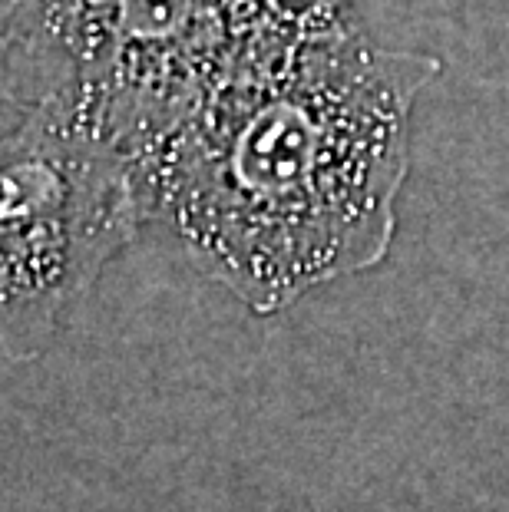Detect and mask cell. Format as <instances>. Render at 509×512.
I'll return each instance as SVG.
<instances>
[{"instance_id":"5","label":"cell","mask_w":509,"mask_h":512,"mask_svg":"<svg viewBox=\"0 0 509 512\" xmlns=\"http://www.w3.org/2000/svg\"><path fill=\"white\" fill-rule=\"evenodd\" d=\"M0 100H10V90H7V43H4V34H0Z\"/></svg>"},{"instance_id":"2","label":"cell","mask_w":509,"mask_h":512,"mask_svg":"<svg viewBox=\"0 0 509 512\" xmlns=\"http://www.w3.org/2000/svg\"><path fill=\"white\" fill-rule=\"evenodd\" d=\"M146 219L136 166L63 106L0 136V351L24 364L60 334Z\"/></svg>"},{"instance_id":"1","label":"cell","mask_w":509,"mask_h":512,"mask_svg":"<svg viewBox=\"0 0 509 512\" xmlns=\"http://www.w3.org/2000/svg\"><path fill=\"white\" fill-rule=\"evenodd\" d=\"M440 60L381 47L351 14L265 24L139 176L149 222L255 314L381 265L410 116Z\"/></svg>"},{"instance_id":"3","label":"cell","mask_w":509,"mask_h":512,"mask_svg":"<svg viewBox=\"0 0 509 512\" xmlns=\"http://www.w3.org/2000/svg\"><path fill=\"white\" fill-rule=\"evenodd\" d=\"M248 4L275 24H314V20L344 17L354 0H248Z\"/></svg>"},{"instance_id":"4","label":"cell","mask_w":509,"mask_h":512,"mask_svg":"<svg viewBox=\"0 0 509 512\" xmlns=\"http://www.w3.org/2000/svg\"><path fill=\"white\" fill-rule=\"evenodd\" d=\"M73 0H0V30L4 37H20L60 14Z\"/></svg>"}]
</instances>
